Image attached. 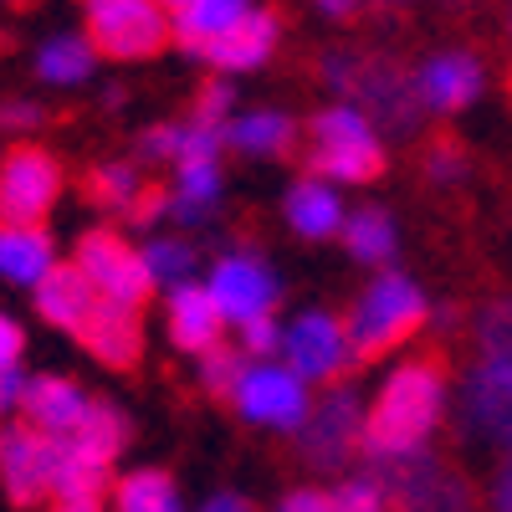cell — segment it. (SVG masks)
<instances>
[{
    "instance_id": "bcb514c9",
    "label": "cell",
    "mask_w": 512,
    "mask_h": 512,
    "mask_svg": "<svg viewBox=\"0 0 512 512\" xmlns=\"http://www.w3.org/2000/svg\"><path fill=\"white\" fill-rule=\"evenodd\" d=\"M200 512H256V507H251V497H241V492H210V497L200 502Z\"/></svg>"
},
{
    "instance_id": "5bb4252c",
    "label": "cell",
    "mask_w": 512,
    "mask_h": 512,
    "mask_svg": "<svg viewBox=\"0 0 512 512\" xmlns=\"http://www.w3.org/2000/svg\"><path fill=\"white\" fill-rule=\"evenodd\" d=\"M210 292H216V303L226 313V323H256V318H267L277 308V297H282V282L277 272L262 262V256H251V251H231L221 256L216 267H210Z\"/></svg>"
},
{
    "instance_id": "7dc6e473",
    "label": "cell",
    "mask_w": 512,
    "mask_h": 512,
    "mask_svg": "<svg viewBox=\"0 0 512 512\" xmlns=\"http://www.w3.org/2000/svg\"><path fill=\"white\" fill-rule=\"evenodd\" d=\"M313 6H318L323 16H333V21H349V16L359 11V0H313Z\"/></svg>"
},
{
    "instance_id": "9a60e30c",
    "label": "cell",
    "mask_w": 512,
    "mask_h": 512,
    "mask_svg": "<svg viewBox=\"0 0 512 512\" xmlns=\"http://www.w3.org/2000/svg\"><path fill=\"white\" fill-rule=\"evenodd\" d=\"M164 333L169 344H175L180 354H210L221 344L226 333V313L216 303V292H210L205 282H185V287H169L164 297Z\"/></svg>"
},
{
    "instance_id": "836d02e7",
    "label": "cell",
    "mask_w": 512,
    "mask_h": 512,
    "mask_svg": "<svg viewBox=\"0 0 512 512\" xmlns=\"http://www.w3.org/2000/svg\"><path fill=\"white\" fill-rule=\"evenodd\" d=\"M241 374H246V354H241V349L216 344L210 354H200V390H205L210 400H236Z\"/></svg>"
},
{
    "instance_id": "d590c367",
    "label": "cell",
    "mask_w": 512,
    "mask_h": 512,
    "mask_svg": "<svg viewBox=\"0 0 512 512\" xmlns=\"http://www.w3.org/2000/svg\"><path fill=\"white\" fill-rule=\"evenodd\" d=\"M466 175H472V154H466L456 139H436L431 149H425V180L431 185H461Z\"/></svg>"
},
{
    "instance_id": "277c9868",
    "label": "cell",
    "mask_w": 512,
    "mask_h": 512,
    "mask_svg": "<svg viewBox=\"0 0 512 512\" xmlns=\"http://www.w3.org/2000/svg\"><path fill=\"white\" fill-rule=\"evenodd\" d=\"M364 472L390 497V512H477V487L466 482L461 466H451L436 451H415L395 461H369Z\"/></svg>"
},
{
    "instance_id": "9c48e42d",
    "label": "cell",
    "mask_w": 512,
    "mask_h": 512,
    "mask_svg": "<svg viewBox=\"0 0 512 512\" xmlns=\"http://www.w3.org/2000/svg\"><path fill=\"white\" fill-rule=\"evenodd\" d=\"M72 262L82 267V277H88L108 303H123V308H144L154 297V277L144 267V251L128 241L123 231L113 226H93L82 231L77 246H72Z\"/></svg>"
},
{
    "instance_id": "ee69618b",
    "label": "cell",
    "mask_w": 512,
    "mask_h": 512,
    "mask_svg": "<svg viewBox=\"0 0 512 512\" xmlns=\"http://www.w3.org/2000/svg\"><path fill=\"white\" fill-rule=\"evenodd\" d=\"M21 359H26V328L0 308V374L6 369H21Z\"/></svg>"
},
{
    "instance_id": "8d00e7d4",
    "label": "cell",
    "mask_w": 512,
    "mask_h": 512,
    "mask_svg": "<svg viewBox=\"0 0 512 512\" xmlns=\"http://www.w3.org/2000/svg\"><path fill=\"white\" fill-rule=\"evenodd\" d=\"M231 103H236V88H231L226 77L205 82L200 98H195V108H190V123H200V128H221V134H226V123H231Z\"/></svg>"
},
{
    "instance_id": "44dd1931",
    "label": "cell",
    "mask_w": 512,
    "mask_h": 512,
    "mask_svg": "<svg viewBox=\"0 0 512 512\" xmlns=\"http://www.w3.org/2000/svg\"><path fill=\"white\" fill-rule=\"evenodd\" d=\"M226 149V134L221 128H200V123H154L139 134V154L149 164H169V169H180V164H210V159H221Z\"/></svg>"
},
{
    "instance_id": "6da1fadb",
    "label": "cell",
    "mask_w": 512,
    "mask_h": 512,
    "mask_svg": "<svg viewBox=\"0 0 512 512\" xmlns=\"http://www.w3.org/2000/svg\"><path fill=\"white\" fill-rule=\"evenodd\" d=\"M446 420V369L436 354H420L395 364V374L379 384L374 405L364 410V456L395 461L431 451L436 425Z\"/></svg>"
},
{
    "instance_id": "ba28073f",
    "label": "cell",
    "mask_w": 512,
    "mask_h": 512,
    "mask_svg": "<svg viewBox=\"0 0 512 512\" xmlns=\"http://www.w3.org/2000/svg\"><path fill=\"white\" fill-rule=\"evenodd\" d=\"M62 477V441L36 431L26 420L0 425V492L11 497V507H41L57 497Z\"/></svg>"
},
{
    "instance_id": "4316f807",
    "label": "cell",
    "mask_w": 512,
    "mask_h": 512,
    "mask_svg": "<svg viewBox=\"0 0 512 512\" xmlns=\"http://www.w3.org/2000/svg\"><path fill=\"white\" fill-rule=\"evenodd\" d=\"M221 159H210V164H180L175 169V216L180 226H210L216 221V205H221Z\"/></svg>"
},
{
    "instance_id": "f5cc1de1",
    "label": "cell",
    "mask_w": 512,
    "mask_h": 512,
    "mask_svg": "<svg viewBox=\"0 0 512 512\" xmlns=\"http://www.w3.org/2000/svg\"><path fill=\"white\" fill-rule=\"evenodd\" d=\"M507 82H512V77H507Z\"/></svg>"
},
{
    "instance_id": "603a6c76",
    "label": "cell",
    "mask_w": 512,
    "mask_h": 512,
    "mask_svg": "<svg viewBox=\"0 0 512 512\" xmlns=\"http://www.w3.org/2000/svg\"><path fill=\"white\" fill-rule=\"evenodd\" d=\"M282 216H287V226H292L297 236H303V241H328V236L344 231L349 210H344V200H338V190H333L328 180L303 175V180H297V185L287 190Z\"/></svg>"
},
{
    "instance_id": "30bf717a",
    "label": "cell",
    "mask_w": 512,
    "mask_h": 512,
    "mask_svg": "<svg viewBox=\"0 0 512 512\" xmlns=\"http://www.w3.org/2000/svg\"><path fill=\"white\" fill-rule=\"evenodd\" d=\"M297 456L313 472H344L349 456H364V405L354 384H333L323 400H313L297 431Z\"/></svg>"
},
{
    "instance_id": "3957f363",
    "label": "cell",
    "mask_w": 512,
    "mask_h": 512,
    "mask_svg": "<svg viewBox=\"0 0 512 512\" xmlns=\"http://www.w3.org/2000/svg\"><path fill=\"white\" fill-rule=\"evenodd\" d=\"M313 134V154H308V169L318 180H338V185H369L384 175V139L379 128L354 108V103H333L323 113H313L308 123Z\"/></svg>"
},
{
    "instance_id": "8fae6325",
    "label": "cell",
    "mask_w": 512,
    "mask_h": 512,
    "mask_svg": "<svg viewBox=\"0 0 512 512\" xmlns=\"http://www.w3.org/2000/svg\"><path fill=\"white\" fill-rule=\"evenodd\" d=\"M236 410H241V420H251V425H267V431L297 436L313 405H308L303 379H297L292 369L262 359V364H246V374H241V384H236Z\"/></svg>"
},
{
    "instance_id": "83f0119b",
    "label": "cell",
    "mask_w": 512,
    "mask_h": 512,
    "mask_svg": "<svg viewBox=\"0 0 512 512\" xmlns=\"http://www.w3.org/2000/svg\"><path fill=\"white\" fill-rule=\"evenodd\" d=\"M344 246H349L354 262L384 267V262H395V251H400V226L384 205H359L344 221Z\"/></svg>"
},
{
    "instance_id": "f6af8a7d",
    "label": "cell",
    "mask_w": 512,
    "mask_h": 512,
    "mask_svg": "<svg viewBox=\"0 0 512 512\" xmlns=\"http://www.w3.org/2000/svg\"><path fill=\"white\" fill-rule=\"evenodd\" d=\"M277 512H333V497H328L323 487H292V492L277 502Z\"/></svg>"
},
{
    "instance_id": "c3c4849f",
    "label": "cell",
    "mask_w": 512,
    "mask_h": 512,
    "mask_svg": "<svg viewBox=\"0 0 512 512\" xmlns=\"http://www.w3.org/2000/svg\"><path fill=\"white\" fill-rule=\"evenodd\" d=\"M52 512H108V502H52Z\"/></svg>"
},
{
    "instance_id": "2e32d148",
    "label": "cell",
    "mask_w": 512,
    "mask_h": 512,
    "mask_svg": "<svg viewBox=\"0 0 512 512\" xmlns=\"http://www.w3.org/2000/svg\"><path fill=\"white\" fill-rule=\"evenodd\" d=\"M415 88H420L425 113H461L482 98L487 67L472 52H436L415 67Z\"/></svg>"
},
{
    "instance_id": "e0dca14e",
    "label": "cell",
    "mask_w": 512,
    "mask_h": 512,
    "mask_svg": "<svg viewBox=\"0 0 512 512\" xmlns=\"http://www.w3.org/2000/svg\"><path fill=\"white\" fill-rule=\"evenodd\" d=\"M144 308H123V303H98V313L82 323L77 344L88 349L103 369H134L144 359Z\"/></svg>"
},
{
    "instance_id": "52a82bcc",
    "label": "cell",
    "mask_w": 512,
    "mask_h": 512,
    "mask_svg": "<svg viewBox=\"0 0 512 512\" xmlns=\"http://www.w3.org/2000/svg\"><path fill=\"white\" fill-rule=\"evenodd\" d=\"M67 190V169L52 149L31 139L0 154V226H47Z\"/></svg>"
},
{
    "instance_id": "8992f818",
    "label": "cell",
    "mask_w": 512,
    "mask_h": 512,
    "mask_svg": "<svg viewBox=\"0 0 512 512\" xmlns=\"http://www.w3.org/2000/svg\"><path fill=\"white\" fill-rule=\"evenodd\" d=\"M349 98H354V108L379 128V134L415 139L420 123H425V103H420V88H415V72L400 57H390V52H359Z\"/></svg>"
},
{
    "instance_id": "b9f144b4",
    "label": "cell",
    "mask_w": 512,
    "mask_h": 512,
    "mask_svg": "<svg viewBox=\"0 0 512 512\" xmlns=\"http://www.w3.org/2000/svg\"><path fill=\"white\" fill-rule=\"evenodd\" d=\"M26 390H31V374L26 369H6V374H0V425H11L21 415Z\"/></svg>"
},
{
    "instance_id": "f1b7e54d",
    "label": "cell",
    "mask_w": 512,
    "mask_h": 512,
    "mask_svg": "<svg viewBox=\"0 0 512 512\" xmlns=\"http://www.w3.org/2000/svg\"><path fill=\"white\" fill-rule=\"evenodd\" d=\"M113 512H180V487L164 466H134L113 482Z\"/></svg>"
},
{
    "instance_id": "7c38bea8",
    "label": "cell",
    "mask_w": 512,
    "mask_h": 512,
    "mask_svg": "<svg viewBox=\"0 0 512 512\" xmlns=\"http://www.w3.org/2000/svg\"><path fill=\"white\" fill-rule=\"evenodd\" d=\"M282 354H287V369L303 384H323V379H338V374L359 369L354 364V344H349V323L323 313V308L303 313L287 328Z\"/></svg>"
},
{
    "instance_id": "f907efd6",
    "label": "cell",
    "mask_w": 512,
    "mask_h": 512,
    "mask_svg": "<svg viewBox=\"0 0 512 512\" xmlns=\"http://www.w3.org/2000/svg\"><path fill=\"white\" fill-rule=\"evenodd\" d=\"M379 6H410V0H379Z\"/></svg>"
},
{
    "instance_id": "e575fe53",
    "label": "cell",
    "mask_w": 512,
    "mask_h": 512,
    "mask_svg": "<svg viewBox=\"0 0 512 512\" xmlns=\"http://www.w3.org/2000/svg\"><path fill=\"white\" fill-rule=\"evenodd\" d=\"M328 497H333V512H390V497H384V487L374 482V472L344 477Z\"/></svg>"
},
{
    "instance_id": "681fc988",
    "label": "cell",
    "mask_w": 512,
    "mask_h": 512,
    "mask_svg": "<svg viewBox=\"0 0 512 512\" xmlns=\"http://www.w3.org/2000/svg\"><path fill=\"white\" fill-rule=\"evenodd\" d=\"M159 6H164V11H169V16H185V11H190V6H195V0H159Z\"/></svg>"
},
{
    "instance_id": "1f68e13d",
    "label": "cell",
    "mask_w": 512,
    "mask_h": 512,
    "mask_svg": "<svg viewBox=\"0 0 512 512\" xmlns=\"http://www.w3.org/2000/svg\"><path fill=\"white\" fill-rule=\"evenodd\" d=\"M139 195H144V175H139V164H128V159H103V164H93V169H88V200H93L98 210L128 216Z\"/></svg>"
},
{
    "instance_id": "ffe728a7",
    "label": "cell",
    "mask_w": 512,
    "mask_h": 512,
    "mask_svg": "<svg viewBox=\"0 0 512 512\" xmlns=\"http://www.w3.org/2000/svg\"><path fill=\"white\" fill-rule=\"evenodd\" d=\"M282 41V16L277 11H246L221 41H210V47L200 52L216 72H256Z\"/></svg>"
},
{
    "instance_id": "5b68a950",
    "label": "cell",
    "mask_w": 512,
    "mask_h": 512,
    "mask_svg": "<svg viewBox=\"0 0 512 512\" xmlns=\"http://www.w3.org/2000/svg\"><path fill=\"white\" fill-rule=\"evenodd\" d=\"M82 31L108 62H149L169 47L175 16L159 0H82Z\"/></svg>"
},
{
    "instance_id": "74e56055",
    "label": "cell",
    "mask_w": 512,
    "mask_h": 512,
    "mask_svg": "<svg viewBox=\"0 0 512 512\" xmlns=\"http://www.w3.org/2000/svg\"><path fill=\"white\" fill-rule=\"evenodd\" d=\"M41 123H47V103H41V98H26V93L0 98V134L26 139L31 128H41Z\"/></svg>"
},
{
    "instance_id": "816d5d0a",
    "label": "cell",
    "mask_w": 512,
    "mask_h": 512,
    "mask_svg": "<svg viewBox=\"0 0 512 512\" xmlns=\"http://www.w3.org/2000/svg\"><path fill=\"white\" fill-rule=\"evenodd\" d=\"M0 6H21V0H0Z\"/></svg>"
},
{
    "instance_id": "d6a6232c",
    "label": "cell",
    "mask_w": 512,
    "mask_h": 512,
    "mask_svg": "<svg viewBox=\"0 0 512 512\" xmlns=\"http://www.w3.org/2000/svg\"><path fill=\"white\" fill-rule=\"evenodd\" d=\"M144 267H149V277H154V287H185V282H195V262H200V251H195V241H185V236H144Z\"/></svg>"
},
{
    "instance_id": "60d3db41",
    "label": "cell",
    "mask_w": 512,
    "mask_h": 512,
    "mask_svg": "<svg viewBox=\"0 0 512 512\" xmlns=\"http://www.w3.org/2000/svg\"><path fill=\"white\" fill-rule=\"evenodd\" d=\"M482 507L487 512H512V451L497 456L492 477H487V492H482Z\"/></svg>"
},
{
    "instance_id": "7a4b0ae2",
    "label": "cell",
    "mask_w": 512,
    "mask_h": 512,
    "mask_svg": "<svg viewBox=\"0 0 512 512\" xmlns=\"http://www.w3.org/2000/svg\"><path fill=\"white\" fill-rule=\"evenodd\" d=\"M425 318H431V303H425L420 282L395 272V267H384L349 313L354 364H374L384 354H395L400 344H410V338L425 328Z\"/></svg>"
},
{
    "instance_id": "4fadbf2b",
    "label": "cell",
    "mask_w": 512,
    "mask_h": 512,
    "mask_svg": "<svg viewBox=\"0 0 512 512\" xmlns=\"http://www.w3.org/2000/svg\"><path fill=\"white\" fill-rule=\"evenodd\" d=\"M461 441L487 446V451H512V379L492 374L487 364H472V374L461 379Z\"/></svg>"
},
{
    "instance_id": "7402d4cb",
    "label": "cell",
    "mask_w": 512,
    "mask_h": 512,
    "mask_svg": "<svg viewBox=\"0 0 512 512\" xmlns=\"http://www.w3.org/2000/svg\"><path fill=\"white\" fill-rule=\"evenodd\" d=\"M57 267V241L47 226H0V277L36 292Z\"/></svg>"
},
{
    "instance_id": "cb8c5ba5",
    "label": "cell",
    "mask_w": 512,
    "mask_h": 512,
    "mask_svg": "<svg viewBox=\"0 0 512 512\" xmlns=\"http://www.w3.org/2000/svg\"><path fill=\"white\" fill-rule=\"evenodd\" d=\"M31 72L47 88H82L98 72V47L88 41V31H52V36H41Z\"/></svg>"
},
{
    "instance_id": "d4e9b609",
    "label": "cell",
    "mask_w": 512,
    "mask_h": 512,
    "mask_svg": "<svg viewBox=\"0 0 512 512\" xmlns=\"http://www.w3.org/2000/svg\"><path fill=\"white\" fill-rule=\"evenodd\" d=\"M128 441H134V420H128V410L113 405V400H93L88 420H82L77 431L67 436V446H72L77 456L108 466V472L118 466V456L128 451Z\"/></svg>"
},
{
    "instance_id": "484cf974",
    "label": "cell",
    "mask_w": 512,
    "mask_h": 512,
    "mask_svg": "<svg viewBox=\"0 0 512 512\" xmlns=\"http://www.w3.org/2000/svg\"><path fill=\"white\" fill-rule=\"evenodd\" d=\"M226 144L251 154V159H282L297 144V123L277 108H251V113L226 123Z\"/></svg>"
},
{
    "instance_id": "f35d334b",
    "label": "cell",
    "mask_w": 512,
    "mask_h": 512,
    "mask_svg": "<svg viewBox=\"0 0 512 512\" xmlns=\"http://www.w3.org/2000/svg\"><path fill=\"white\" fill-rule=\"evenodd\" d=\"M169 210H175V195H169L164 185H144V195L134 200V210H128V226L134 231H144V236H154L159 231V221H169Z\"/></svg>"
},
{
    "instance_id": "ab89813d",
    "label": "cell",
    "mask_w": 512,
    "mask_h": 512,
    "mask_svg": "<svg viewBox=\"0 0 512 512\" xmlns=\"http://www.w3.org/2000/svg\"><path fill=\"white\" fill-rule=\"evenodd\" d=\"M282 338H287V328L267 313V318H256V323L241 328V354H251V359H272V354L282 349Z\"/></svg>"
},
{
    "instance_id": "f546056e",
    "label": "cell",
    "mask_w": 512,
    "mask_h": 512,
    "mask_svg": "<svg viewBox=\"0 0 512 512\" xmlns=\"http://www.w3.org/2000/svg\"><path fill=\"white\" fill-rule=\"evenodd\" d=\"M246 11H251V0H195L185 16H175V36L185 41V52H205L210 41H221Z\"/></svg>"
},
{
    "instance_id": "4dcf8cb0",
    "label": "cell",
    "mask_w": 512,
    "mask_h": 512,
    "mask_svg": "<svg viewBox=\"0 0 512 512\" xmlns=\"http://www.w3.org/2000/svg\"><path fill=\"white\" fill-rule=\"evenodd\" d=\"M472 338H477V364H487L492 374L512 379V297H492V303H482V313L472 323Z\"/></svg>"
},
{
    "instance_id": "d6986e66",
    "label": "cell",
    "mask_w": 512,
    "mask_h": 512,
    "mask_svg": "<svg viewBox=\"0 0 512 512\" xmlns=\"http://www.w3.org/2000/svg\"><path fill=\"white\" fill-rule=\"evenodd\" d=\"M31 303H36V318L41 323H52V328H62V333H82V323H88L93 313H98V303H103V292L82 277V267L77 262H57L52 267V277L41 282L36 292H31Z\"/></svg>"
},
{
    "instance_id": "ac0fdd59",
    "label": "cell",
    "mask_w": 512,
    "mask_h": 512,
    "mask_svg": "<svg viewBox=\"0 0 512 512\" xmlns=\"http://www.w3.org/2000/svg\"><path fill=\"white\" fill-rule=\"evenodd\" d=\"M93 410V395L82 390L77 379L67 374H31V390H26V405H21V420L47 431L57 441H67L82 420Z\"/></svg>"
},
{
    "instance_id": "7bdbcfd3",
    "label": "cell",
    "mask_w": 512,
    "mask_h": 512,
    "mask_svg": "<svg viewBox=\"0 0 512 512\" xmlns=\"http://www.w3.org/2000/svg\"><path fill=\"white\" fill-rule=\"evenodd\" d=\"M354 67H359V52H328V57L318 62L323 88H333V93H349V88H354Z\"/></svg>"
}]
</instances>
